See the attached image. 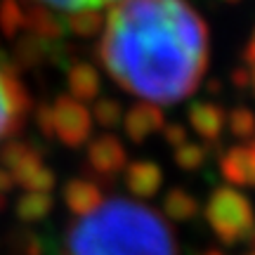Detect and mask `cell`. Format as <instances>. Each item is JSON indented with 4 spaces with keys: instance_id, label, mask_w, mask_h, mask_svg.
<instances>
[{
    "instance_id": "obj_1",
    "label": "cell",
    "mask_w": 255,
    "mask_h": 255,
    "mask_svg": "<svg viewBox=\"0 0 255 255\" xmlns=\"http://www.w3.org/2000/svg\"><path fill=\"white\" fill-rule=\"evenodd\" d=\"M100 57L123 90L175 104L203 81L208 28L184 0H123L107 17Z\"/></svg>"
},
{
    "instance_id": "obj_2",
    "label": "cell",
    "mask_w": 255,
    "mask_h": 255,
    "mask_svg": "<svg viewBox=\"0 0 255 255\" xmlns=\"http://www.w3.org/2000/svg\"><path fill=\"white\" fill-rule=\"evenodd\" d=\"M66 255H177V244L154 208L116 196L69 229Z\"/></svg>"
},
{
    "instance_id": "obj_3",
    "label": "cell",
    "mask_w": 255,
    "mask_h": 255,
    "mask_svg": "<svg viewBox=\"0 0 255 255\" xmlns=\"http://www.w3.org/2000/svg\"><path fill=\"white\" fill-rule=\"evenodd\" d=\"M206 220L222 244L251 241L255 234L253 203L234 187H218L206 203Z\"/></svg>"
},
{
    "instance_id": "obj_4",
    "label": "cell",
    "mask_w": 255,
    "mask_h": 255,
    "mask_svg": "<svg viewBox=\"0 0 255 255\" xmlns=\"http://www.w3.org/2000/svg\"><path fill=\"white\" fill-rule=\"evenodd\" d=\"M52 119H55V137L69 149H78L90 142L92 116L71 95H59L52 104Z\"/></svg>"
},
{
    "instance_id": "obj_5",
    "label": "cell",
    "mask_w": 255,
    "mask_h": 255,
    "mask_svg": "<svg viewBox=\"0 0 255 255\" xmlns=\"http://www.w3.org/2000/svg\"><path fill=\"white\" fill-rule=\"evenodd\" d=\"M88 165L102 177L111 180L114 175L126 170L128 154L116 135H100L88 144Z\"/></svg>"
},
{
    "instance_id": "obj_6",
    "label": "cell",
    "mask_w": 255,
    "mask_h": 255,
    "mask_svg": "<svg viewBox=\"0 0 255 255\" xmlns=\"http://www.w3.org/2000/svg\"><path fill=\"white\" fill-rule=\"evenodd\" d=\"M163 126H165L163 114L151 102H139V104L130 107L123 114V130L135 144H142L146 137L163 130Z\"/></svg>"
},
{
    "instance_id": "obj_7",
    "label": "cell",
    "mask_w": 255,
    "mask_h": 255,
    "mask_svg": "<svg viewBox=\"0 0 255 255\" xmlns=\"http://www.w3.org/2000/svg\"><path fill=\"white\" fill-rule=\"evenodd\" d=\"M220 173L232 187H255V149L232 146L220 161Z\"/></svg>"
},
{
    "instance_id": "obj_8",
    "label": "cell",
    "mask_w": 255,
    "mask_h": 255,
    "mask_svg": "<svg viewBox=\"0 0 255 255\" xmlns=\"http://www.w3.org/2000/svg\"><path fill=\"white\" fill-rule=\"evenodd\" d=\"M9 175H12L14 184L24 187L26 191H45V194H50V189H52L57 182L55 173L43 163L38 149L33 154H28L19 165H14V168L9 170Z\"/></svg>"
},
{
    "instance_id": "obj_9",
    "label": "cell",
    "mask_w": 255,
    "mask_h": 255,
    "mask_svg": "<svg viewBox=\"0 0 255 255\" xmlns=\"http://www.w3.org/2000/svg\"><path fill=\"white\" fill-rule=\"evenodd\" d=\"M163 184V170L154 161H132L126 165V187L137 199H151Z\"/></svg>"
},
{
    "instance_id": "obj_10",
    "label": "cell",
    "mask_w": 255,
    "mask_h": 255,
    "mask_svg": "<svg viewBox=\"0 0 255 255\" xmlns=\"http://www.w3.org/2000/svg\"><path fill=\"white\" fill-rule=\"evenodd\" d=\"M187 119H189L194 132L201 135L206 142H218L225 126H227L225 109H220L213 102H194V104H189Z\"/></svg>"
},
{
    "instance_id": "obj_11",
    "label": "cell",
    "mask_w": 255,
    "mask_h": 255,
    "mask_svg": "<svg viewBox=\"0 0 255 255\" xmlns=\"http://www.w3.org/2000/svg\"><path fill=\"white\" fill-rule=\"evenodd\" d=\"M64 203L76 218H85L104 203V196L97 182H90L85 177H73L64 187Z\"/></svg>"
},
{
    "instance_id": "obj_12",
    "label": "cell",
    "mask_w": 255,
    "mask_h": 255,
    "mask_svg": "<svg viewBox=\"0 0 255 255\" xmlns=\"http://www.w3.org/2000/svg\"><path fill=\"white\" fill-rule=\"evenodd\" d=\"M66 83L73 100L78 102H95L100 97V73L92 64L73 62L66 71Z\"/></svg>"
},
{
    "instance_id": "obj_13",
    "label": "cell",
    "mask_w": 255,
    "mask_h": 255,
    "mask_svg": "<svg viewBox=\"0 0 255 255\" xmlns=\"http://www.w3.org/2000/svg\"><path fill=\"white\" fill-rule=\"evenodd\" d=\"M14 76L17 71L7 62H2L0 66V137L12 135L17 128H21V121H24V114H19V109L9 97V83Z\"/></svg>"
},
{
    "instance_id": "obj_14",
    "label": "cell",
    "mask_w": 255,
    "mask_h": 255,
    "mask_svg": "<svg viewBox=\"0 0 255 255\" xmlns=\"http://www.w3.org/2000/svg\"><path fill=\"white\" fill-rule=\"evenodd\" d=\"M26 12V26L33 36L43 38V40H57V38L64 36V19H59L52 12V9L47 7H24Z\"/></svg>"
},
{
    "instance_id": "obj_15",
    "label": "cell",
    "mask_w": 255,
    "mask_h": 255,
    "mask_svg": "<svg viewBox=\"0 0 255 255\" xmlns=\"http://www.w3.org/2000/svg\"><path fill=\"white\" fill-rule=\"evenodd\" d=\"M52 206H55V201H52L50 194H45V191H26L17 199L14 213H17V218L21 222L33 225V222L45 220L52 213Z\"/></svg>"
},
{
    "instance_id": "obj_16",
    "label": "cell",
    "mask_w": 255,
    "mask_h": 255,
    "mask_svg": "<svg viewBox=\"0 0 255 255\" xmlns=\"http://www.w3.org/2000/svg\"><path fill=\"white\" fill-rule=\"evenodd\" d=\"M163 213L175 222H187L199 215V201L191 196L187 189L175 187L165 194L163 199Z\"/></svg>"
},
{
    "instance_id": "obj_17",
    "label": "cell",
    "mask_w": 255,
    "mask_h": 255,
    "mask_svg": "<svg viewBox=\"0 0 255 255\" xmlns=\"http://www.w3.org/2000/svg\"><path fill=\"white\" fill-rule=\"evenodd\" d=\"M64 24L76 36L90 38L102 31L104 17L100 14V9H76V12H69V17H66Z\"/></svg>"
},
{
    "instance_id": "obj_18",
    "label": "cell",
    "mask_w": 255,
    "mask_h": 255,
    "mask_svg": "<svg viewBox=\"0 0 255 255\" xmlns=\"http://www.w3.org/2000/svg\"><path fill=\"white\" fill-rule=\"evenodd\" d=\"M55 40H43L38 36H28L19 40L17 45V62L21 66H36L43 59H50V50H52Z\"/></svg>"
},
{
    "instance_id": "obj_19",
    "label": "cell",
    "mask_w": 255,
    "mask_h": 255,
    "mask_svg": "<svg viewBox=\"0 0 255 255\" xmlns=\"http://www.w3.org/2000/svg\"><path fill=\"white\" fill-rule=\"evenodd\" d=\"M206 156H208V146H201L196 142H184L175 149V163L180 165L182 170L191 173V170H199L201 165L206 163Z\"/></svg>"
},
{
    "instance_id": "obj_20",
    "label": "cell",
    "mask_w": 255,
    "mask_h": 255,
    "mask_svg": "<svg viewBox=\"0 0 255 255\" xmlns=\"http://www.w3.org/2000/svg\"><path fill=\"white\" fill-rule=\"evenodd\" d=\"M26 26V12L19 0H2L0 5V28L5 36H14L19 28Z\"/></svg>"
},
{
    "instance_id": "obj_21",
    "label": "cell",
    "mask_w": 255,
    "mask_h": 255,
    "mask_svg": "<svg viewBox=\"0 0 255 255\" xmlns=\"http://www.w3.org/2000/svg\"><path fill=\"white\" fill-rule=\"evenodd\" d=\"M227 126L237 139H251L255 135V114L248 107H237L229 111Z\"/></svg>"
},
{
    "instance_id": "obj_22",
    "label": "cell",
    "mask_w": 255,
    "mask_h": 255,
    "mask_svg": "<svg viewBox=\"0 0 255 255\" xmlns=\"http://www.w3.org/2000/svg\"><path fill=\"white\" fill-rule=\"evenodd\" d=\"M95 123L102 128H116L123 123V109H121V102L116 100H97L95 102V109L90 114Z\"/></svg>"
},
{
    "instance_id": "obj_23",
    "label": "cell",
    "mask_w": 255,
    "mask_h": 255,
    "mask_svg": "<svg viewBox=\"0 0 255 255\" xmlns=\"http://www.w3.org/2000/svg\"><path fill=\"white\" fill-rule=\"evenodd\" d=\"M33 151H36V149L31 144H26V142L9 139V142H5V144L0 146V163H2V168L9 173L14 165H19L28 154H33Z\"/></svg>"
},
{
    "instance_id": "obj_24",
    "label": "cell",
    "mask_w": 255,
    "mask_h": 255,
    "mask_svg": "<svg viewBox=\"0 0 255 255\" xmlns=\"http://www.w3.org/2000/svg\"><path fill=\"white\" fill-rule=\"evenodd\" d=\"M38 130L45 137H55V119H52V104H40L36 109Z\"/></svg>"
},
{
    "instance_id": "obj_25",
    "label": "cell",
    "mask_w": 255,
    "mask_h": 255,
    "mask_svg": "<svg viewBox=\"0 0 255 255\" xmlns=\"http://www.w3.org/2000/svg\"><path fill=\"white\" fill-rule=\"evenodd\" d=\"M50 7L64 9V12H76V9H97L95 0H40Z\"/></svg>"
},
{
    "instance_id": "obj_26",
    "label": "cell",
    "mask_w": 255,
    "mask_h": 255,
    "mask_svg": "<svg viewBox=\"0 0 255 255\" xmlns=\"http://www.w3.org/2000/svg\"><path fill=\"white\" fill-rule=\"evenodd\" d=\"M163 135H165V142L170 146H177L184 144L189 137H187V128L180 126V123H170V126H163Z\"/></svg>"
},
{
    "instance_id": "obj_27",
    "label": "cell",
    "mask_w": 255,
    "mask_h": 255,
    "mask_svg": "<svg viewBox=\"0 0 255 255\" xmlns=\"http://www.w3.org/2000/svg\"><path fill=\"white\" fill-rule=\"evenodd\" d=\"M232 81H234V85H237L239 90H244V88L251 85V71H248L246 66H239L237 71L232 73Z\"/></svg>"
},
{
    "instance_id": "obj_28",
    "label": "cell",
    "mask_w": 255,
    "mask_h": 255,
    "mask_svg": "<svg viewBox=\"0 0 255 255\" xmlns=\"http://www.w3.org/2000/svg\"><path fill=\"white\" fill-rule=\"evenodd\" d=\"M12 187H14V180H12V175H9L5 168H0V194H7Z\"/></svg>"
},
{
    "instance_id": "obj_29",
    "label": "cell",
    "mask_w": 255,
    "mask_h": 255,
    "mask_svg": "<svg viewBox=\"0 0 255 255\" xmlns=\"http://www.w3.org/2000/svg\"><path fill=\"white\" fill-rule=\"evenodd\" d=\"M248 71H251V88L255 92V66H248Z\"/></svg>"
},
{
    "instance_id": "obj_30",
    "label": "cell",
    "mask_w": 255,
    "mask_h": 255,
    "mask_svg": "<svg viewBox=\"0 0 255 255\" xmlns=\"http://www.w3.org/2000/svg\"><path fill=\"white\" fill-rule=\"evenodd\" d=\"M208 85H210V90H213V92H218V90H220V81H210Z\"/></svg>"
},
{
    "instance_id": "obj_31",
    "label": "cell",
    "mask_w": 255,
    "mask_h": 255,
    "mask_svg": "<svg viewBox=\"0 0 255 255\" xmlns=\"http://www.w3.org/2000/svg\"><path fill=\"white\" fill-rule=\"evenodd\" d=\"M246 255H255V234H253V239H251V251H248Z\"/></svg>"
},
{
    "instance_id": "obj_32",
    "label": "cell",
    "mask_w": 255,
    "mask_h": 255,
    "mask_svg": "<svg viewBox=\"0 0 255 255\" xmlns=\"http://www.w3.org/2000/svg\"><path fill=\"white\" fill-rule=\"evenodd\" d=\"M201 255H222L220 251H208V253H201Z\"/></svg>"
},
{
    "instance_id": "obj_33",
    "label": "cell",
    "mask_w": 255,
    "mask_h": 255,
    "mask_svg": "<svg viewBox=\"0 0 255 255\" xmlns=\"http://www.w3.org/2000/svg\"><path fill=\"white\" fill-rule=\"evenodd\" d=\"M248 146H251V149H255V135L251 137V144H248Z\"/></svg>"
},
{
    "instance_id": "obj_34",
    "label": "cell",
    "mask_w": 255,
    "mask_h": 255,
    "mask_svg": "<svg viewBox=\"0 0 255 255\" xmlns=\"http://www.w3.org/2000/svg\"><path fill=\"white\" fill-rule=\"evenodd\" d=\"M225 2H239V0H225Z\"/></svg>"
}]
</instances>
